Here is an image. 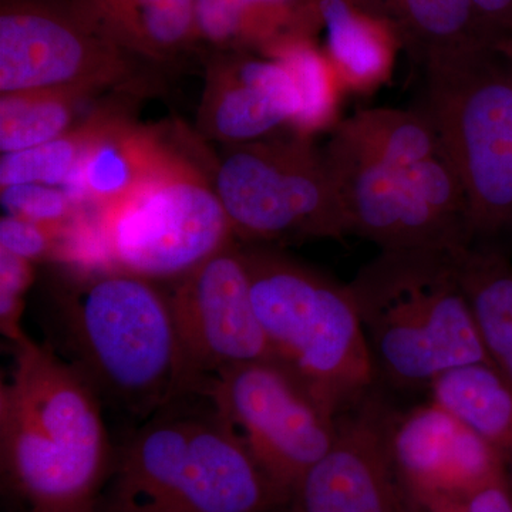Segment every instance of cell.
Here are the masks:
<instances>
[{"label":"cell","instance_id":"6da1fadb","mask_svg":"<svg viewBox=\"0 0 512 512\" xmlns=\"http://www.w3.org/2000/svg\"><path fill=\"white\" fill-rule=\"evenodd\" d=\"M13 349L0 389L3 480L30 512H97L116 457L100 397L49 342Z\"/></svg>","mask_w":512,"mask_h":512},{"label":"cell","instance_id":"7a4b0ae2","mask_svg":"<svg viewBox=\"0 0 512 512\" xmlns=\"http://www.w3.org/2000/svg\"><path fill=\"white\" fill-rule=\"evenodd\" d=\"M66 360L101 403L146 420L188 393L170 295L111 266H79L55 305Z\"/></svg>","mask_w":512,"mask_h":512},{"label":"cell","instance_id":"3957f363","mask_svg":"<svg viewBox=\"0 0 512 512\" xmlns=\"http://www.w3.org/2000/svg\"><path fill=\"white\" fill-rule=\"evenodd\" d=\"M292 500L192 392L144 420L119 456L97 512H282Z\"/></svg>","mask_w":512,"mask_h":512},{"label":"cell","instance_id":"277c9868","mask_svg":"<svg viewBox=\"0 0 512 512\" xmlns=\"http://www.w3.org/2000/svg\"><path fill=\"white\" fill-rule=\"evenodd\" d=\"M456 256L380 251L349 284L376 373L393 386L430 387L453 367L493 363L458 279Z\"/></svg>","mask_w":512,"mask_h":512},{"label":"cell","instance_id":"5b68a950","mask_svg":"<svg viewBox=\"0 0 512 512\" xmlns=\"http://www.w3.org/2000/svg\"><path fill=\"white\" fill-rule=\"evenodd\" d=\"M256 315L276 362L333 417L372 392L377 375L349 285L275 247H242Z\"/></svg>","mask_w":512,"mask_h":512},{"label":"cell","instance_id":"8992f818","mask_svg":"<svg viewBox=\"0 0 512 512\" xmlns=\"http://www.w3.org/2000/svg\"><path fill=\"white\" fill-rule=\"evenodd\" d=\"M441 157L466 194L474 242L512 228V55L507 40L424 60Z\"/></svg>","mask_w":512,"mask_h":512},{"label":"cell","instance_id":"52a82bcc","mask_svg":"<svg viewBox=\"0 0 512 512\" xmlns=\"http://www.w3.org/2000/svg\"><path fill=\"white\" fill-rule=\"evenodd\" d=\"M212 185L235 238L276 247L350 235L348 212L328 158L303 137L232 144L215 165Z\"/></svg>","mask_w":512,"mask_h":512},{"label":"cell","instance_id":"ba28073f","mask_svg":"<svg viewBox=\"0 0 512 512\" xmlns=\"http://www.w3.org/2000/svg\"><path fill=\"white\" fill-rule=\"evenodd\" d=\"M104 266L148 281H178L234 244V229L212 181L177 158L94 225Z\"/></svg>","mask_w":512,"mask_h":512},{"label":"cell","instance_id":"9c48e42d","mask_svg":"<svg viewBox=\"0 0 512 512\" xmlns=\"http://www.w3.org/2000/svg\"><path fill=\"white\" fill-rule=\"evenodd\" d=\"M195 392L208 397L232 436L291 500L332 446L336 417L276 360L227 367Z\"/></svg>","mask_w":512,"mask_h":512},{"label":"cell","instance_id":"30bf717a","mask_svg":"<svg viewBox=\"0 0 512 512\" xmlns=\"http://www.w3.org/2000/svg\"><path fill=\"white\" fill-rule=\"evenodd\" d=\"M330 167L345 200L350 235L380 251L456 255L473 244L466 194L441 154L406 168Z\"/></svg>","mask_w":512,"mask_h":512},{"label":"cell","instance_id":"8fae6325","mask_svg":"<svg viewBox=\"0 0 512 512\" xmlns=\"http://www.w3.org/2000/svg\"><path fill=\"white\" fill-rule=\"evenodd\" d=\"M137 57L70 0L0 2V93H97L131 76Z\"/></svg>","mask_w":512,"mask_h":512},{"label":"cell","instance_id":"7c38bea8","mask_svg":"<svg viewBox=\"0 0 512 512\" xmlns=\"http://www.w3.org/2000/svg\"><path fill=\"white\" fill-rule=\"evenodd\" d=\"M168 295L188 393L227 367L275 360L256 315L247 262L237 242L178 279Z\"/></svg>","mask_w":512,"mask_h":512},{"label":"cell","instance_id":"4fadbf2b","mask_svg":"<svg viewBox=\"0 0 512 512\" xmlns=\"http://www.w3.org/2000/svg\"><path fill=\"white\" fill-rule=\"evenodd\" d=\"M393 410L372 392L335 419V437L293 493L292 512H399Z\"/></svg>","mask_w":512,"mask_h":512},{"label":"cell","instance_id":"5bb4252c","mask_svg":"<svg viewBox=\"0 0 512 512\" xmlns=\"http://www.w3.org/2000/svg\"><path fill=\"white\" fill-rule=\"evenodd\" d=\"M390 448L400 485L410 500L431 495L460 498L507 471L500 451L434 400L393 414Z\"/></svg>","mask_w":512,"mask_h":512},{"label":"cell","instance_id":"9a60e30c","mask_svg":"<svg viewBox=\"0 0 512 512\" xmlns=\"http://www.w3.org/2000/svg\"><path fill=\"white\" fill-rule=\"evenodd\" d=\"M208 67L200 127L227 146L274 137L295 128L302 111L292 74L272 57L224 52Z\"/></svg>","mask_w":512,"mask_h":512},{"label":"cell","instance_id":"2e32d148","mask_svg":"<svg viewBox=\"0 0 512 512\" xmlns=\"http://www.w3.org/2000/svg\"><path fill=\"white\" fill-rule=\"evenodd\" d=\"M177 158L154 131L113 113L87 148L66 191L76 205L100 212L136 192Z\"/></svg>","mask_w":512,"mask_h":512},{"label":"cell","instance_id":"e0dca14e","mask_svg":"<svg viewBox=\"0 0 512 512\" xmlns=\"http://www.w3.org/2000/svg\"><path fill=\"white\" fill-rule=\"evenodd\" d=\"M333 165L406 168L440 156V141L424 110L377 107L336 126L325 150Z\"/></svg>","mask_w":512,"mask_h":512},{"label":"cell","instance_id":"ac0fdd59","mask_svg":"<svg viewBox=\"0 0 512 512\" xmlns=\"http://www.w3.org/2000/svg\"><path fill=\"white\" fill-rule=\"evenodd\" d=\"M318 0H197L195 35L220 52H247L322 28Z\"/></svg>","mask_w":512,"mask_h":512},{"label":"cell","instance_id":"d6986e66","mask_svg":"<svg viewBox=\"0 0 512 512\" xmlns=\"http://www.w3.org/2000/svg\"><path fill=\"white\" fill-rule=\"evenodd\" d=\"M137 59L165 62L197 43V0H70Z\"/></svg>","mask_w":512,"mask_h":512},{"label":"cell","instance_id":"ffe728a7","mask_svg":"<svg viewBox=\"0 0 512 512\" xmlns=\"http://www.w3.org/2000/svg\"><path fill=\"white\" fill-rule=\"evenodd\" d=\"M318 5L328 32L325 53L338 79L360 87L386 76L403 43L392 23L362 0H318Z\"/></svg>","mask_w":512,"mask_h":512},{"label":"cell","instance_id":"44dd1931","mask_svg":"<svg viewBox=\"0 0 512 512\" xmlns=\"http://www.w3.org/2000/svg\"><path fill=\"white\" fill-rule=\"evenodd\" d=\"M463 286L484 348L512 384V262L491 242H474L457 254Z\"/></svg>","mask_w":512,"mask_h":512},{"label":"cell","instance_id":"7402d4cb","mask_svg":"<svg viewBox=\"0 0 512 512\" xmlns=\"http://www.w3.org/2000/svg\"><path fill=\"white\" fill-rule=\"evenodd\" d=\"M434 400L504 457L512 453V384L494 363L453 367L430 384Z\"/></svg>","mask_w":512,"mask_h":512},{"label":"cell","instance_id":"603a6c76","mask_svg":"<svg viewBox=\"0 0 512 512\" xmlns=\"http://www.w3.org/2000/svg\"><path fill=\"white\" fill-rule=\"evenodd\" d=\"M389 20L404 45L431 56L500 43L478 18L471 0H362Z\"/></svg>","mask_w":512,"mask_h":512},{"label":"cell","instance_id":"cb8c5ba5","mask_svg":"<svg viewBox=\"0 0 512 512\" xmlns=\"http://www.w3.org/2000/svg\"><path fill=\"white\" fill-rule=\"evenodd\" d=\"M93 94L84 90L2 94L0 151L9 154L42 146L79 127L80 106Z\"/></svg>","mask_w":512,"mask_h":512},{"label":"cell","instance_id":"d4e9b609","mask_svg":"<svg viewBox=\"0 0 512 512\" xmlns=\"http://www.w3.org/2000/svg\"><path fill=\"white\" fill-rule=\"evenodd\" d=\"M114 111L93 114L79 127L42 146L2 154L0 185L45 184L66 187L72 180L80 161L104 123Z\"/></svg>","mask_w":512,"mask_h":512},{"label":"cell","instance_id":"484cf974","mask_svg":"<svg viewBox=\"0 0 512 512\" xmlns=\"http://www.w3.org/2000/svg\"><path fill=\"white\" fill-rule=\"evenodd\" d=\"M264 53L284 64L295 80L302 100L301 116L295 126L299 134L322 127L332 116L339 82L326 53L319 52L309 36L288 37Z\"/></svg>","mask_w":512,"mask_h":512},{"label":"cell","instance_id":"4316f807","mask_svg":"<svg viewBox=\"0 0 512 512\" xmlns=\"http://www.w3.org/2000/svg\"><path fill=\"white\" fill-rule=\"evenodd\" d=\"M5 215L50 225L66 227L76 220V202L63 188L45 184H15L2 188L0 194Z\"/></svg>","mask_w":512,"mask_h":512},{"label":"cell","instance_id":"83f0119b","mask_svg":"<svg viewBox=\"0 0 512 512\" xmlns=\"http://www.w3.org/2000/svg\"><path fill=\"white\" fill-rule=\"evenodd\" d=\"M33 262L0 249V330L13 348L32 342L22 325Z\"/></svg>","mask_w":512,"mask_h":512},{"label":"cell","instance_id":"f1b7e54d","mask_svg":"<svg viewBox=\"0 0 512 512\" xmlns=\"http://www.w3.org/2000/svg\"><path fill=\"white\" fill-rule=\"evenodd\" d=\"M72 224L66 227H50L12 215H3L0 220V249L33 264L52 256L60 258L64 235Z\"/></svg>","mask_w":512,"mask_h":512},{"label":"cell","instance_id":"f546056e","mask_svg":"<svg viewBox=\"0 0 512 512\" xmlns=\"http://www.w3.org/2000/svg\"><path fill=\"white\" fill-rule=\"evenodd\" d=\"M466 512H512V493L507 471L485 481L460 497Z\"/></svg>","mask_w":512,"mask_h":512},{"label":"cell","instance_id":"4dcf8cb0","mask_svg":"<svg viewBox=\"0 0 512 512\" xmlns=\"http://www.w3.org/2000/svg\"><path fill=\"white\" fill-rule=\"evenodd\" d=\"M471 3L495 39H512V0H471Z\"/></svg>","mask_w":512,"mask_h":512},{"label":"cell","instance_id":"1f68e13d","mask_svg":"<svg viewBox=\"0 0 512 512\" xmlns=\"http://www.w3.org/2000/svg\"><path fill=\"white\" fill-rule=\"evenodd\" d=\"M409 501L419 512H466L460 498L456 497L431 495V497H423L419 498V500H410L409 498Z\"/></svg>","mask_w":512,"mask_h":512},{"label":"cell","instance_id":"d6a6232c","mask_svg":"<svg viewBox=\"0 0 512 512\" xmlns=\"http://www.w3.org/2000/svg\"><path fill=\"white\" fill-rule=\"evenodd\" d=\"M399 512H419L416 507L412 503H410L409 498L406 497L403 491V500L402 504H400Z\"/></svg>","mask_w":512,"mask_h":512},{"label":"cell","instance_id":"836d02e7","mask_svg":"<svg viewBox=\"0 0 512 512\" xmlns=\"http://www.w3.org/2000/svg\"><path fill=\"white\" fill-rule=\"evenodd\" d=\"M505 464H507V476L510 481L511 493H512V453L505 457Z\"/></svg>","mask_w":512,"mask_h":512},{"label":"cell","instance_id":"e575fe53","mask_svg":"<svg viewBox=\"0 0 512 512\" xmlns=\"http://www.w3.org/2000/svg\"><path fill=\"white\" fill-rule=\"evenodd\" d=\"M507 46H508V49H510V52H511V55H512V39L511 40H507Z\"/></svg>","mask_w":512,"mask_h":512}]
</instances>
